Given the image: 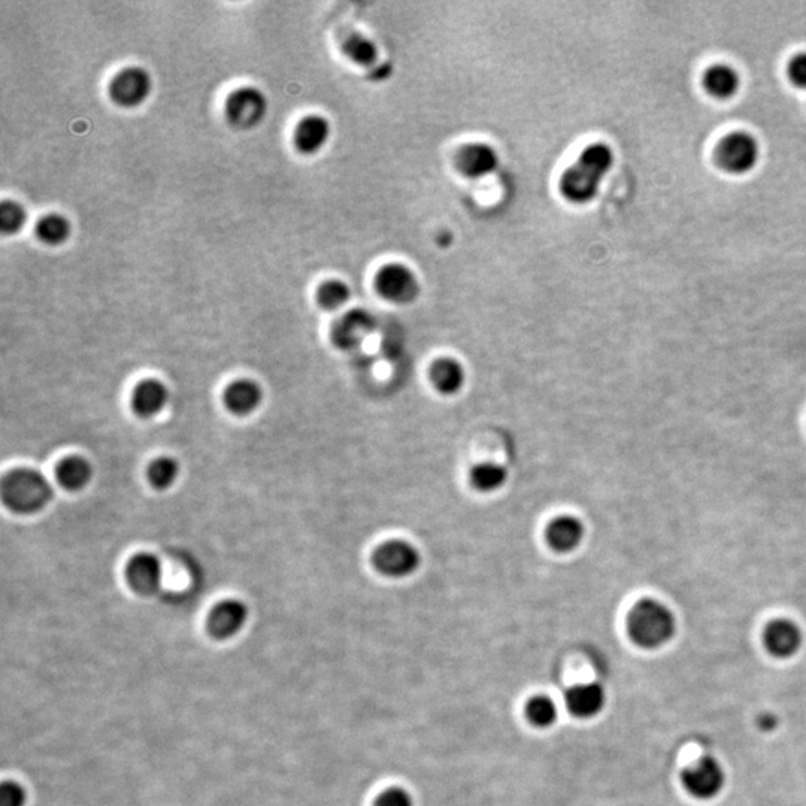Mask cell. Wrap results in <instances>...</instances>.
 <instances>
[{"instance_id": "1", "label": "cell", "mask_w": 806, "mask_h": 806, "mask_svg": "<svg viewBox=\"0 0 806 806\" xmlns=\"http://www.w3.org/2000/svg\"><path fill=\"white\" fill-rule=\"evenodd\" d=\"M614 151L604 142L584 148L574 165L560 178V193L575 205H587L598 198L606 175L614 166Z\"/></svg>"}, {"instance_id": "2", "label": "cell", "mask_w": 806, "mask_h": 806, "mask_svg": "<svg viewBox=\"0 0 806 806\" xmlns=\"http://www.w3.org/2000/svg\"><path fill=\"white\" fill-rule=\"evenodd\" d=\"M2 499L9 509L18 514H35L50 504L53 487L35 469H15L3 478Z\"/></svg>"}, {"instance_id": "3", "label": "cell", "mask_w": 806, "mask_h": 806, "mask_svg": "<svg viewBox=\"0 0 806 806\" xmlns=\"http://www.w3.org/2000/svg\"><path fill=\"white\" fill-rule=\"evenodd\" d=\"M675 618L660 602L645 599L635 605L627 618L630 638L642 648H657L671 641L675 633Z\"/></svg>"}, {"instance_id": "4", "label": "cell", "mask_w": 806, "mask_h": 806, "mask_svg": "<svg viewBox=\"0 0 806 806\" xmlns=\"http://www.w3.org/2000/svg\"><path fill=\"white\" fill-rule=\"evenodd\" d=\"M760 150L759 141L751 133L739 130V132L729 133L718 142L715 148V163L721 171L735 177L750 174L759 165Z\"/></svg>"}, {"instance_id": "5", "label": "cell", "mask_w": 806, "mask_h": 806, "mask_svg": "<svg viewBox=\"0 0 806 806\" xmlns=\"http://www.w3.org/2000/svg\"><path fill=\"white\" fill-rule=\"evenodd\" d=\"M268 99L256 86H239L224 101V117L238 130H251L259 126L268 114Z\"/></svg>"}, {"instance_id": "6", "label": "cell", "mask_w": 806, "mask_h": 806, "mask_svg": "<svg viewBox=\"0 0 806 806\" xmlns=\"http://www.w3.org/2000/svg\"><path fill=\"white\" fill-rule=\"evenodd\" d=\"M153 92V78L147 69L129 65L118 69L108 84L109 99L124 109H135L147 102Z\"/></svg>"}, {"instance_id": "7", "label": "cell", "mask_w": 806, "mask_h": 806, "mask_svg": "<svg viewBox=\"0 0 806 806\" xmlns=\"http://www.w3.org/2000/svg\"><path fill=\"white\" fill-rule=\"evenodd\" d=\"M375 289L381 298L398 305L414 302L420 295L417 275L401 263H390L381 268L375 277Z\"/></svg>"}, {"instance_id": "8", "label": "cell", "mask_w": 806, "mask_h": 806, "mask_svg": "<svg viewBox=\"0 0 806 806\" xmlns=\"http://www.w3.org/2000/svg\"><path fill=\"white\" fill-rule=\"evenodd\" d=\"M420 562L417 548L405 541L386 542L374 554L375 568L386 577H409L420 568Z\"/></svg>"}, {"instance_id": "9", "label": "cell", "mask_w": 806, "mask_h": 806, "mask_svg": "<svg viewBox=\"0 0 806 806\" xmlns=\"http://www.w3.org/2000/svg\"><path fill=\"white\" fill-rule=\"evenodd\" d=\"M377 326V320L366 309H351L333 323L330 338L341 350L359 347Z\"/></svg>"}, {"instance_id": "10", "label": "cell", "mask_w": 806, "mask_h": 806, "mask_svg": "<svg viewBox=\"0 0 806 806\" xmlns=\"http://www.w3.org/2000/svg\"><path fill=\"white\" fill-rule=\"evenodd\" d=\"M499 156L492 145L483 142L463 145L456 154V168L472 180H480L498 169Z\"/></svg>"}, {"instance_id": "11", "label": "cell", "mask_w": 806, "mask_h": 806, "mask_svg": "<svg viewBox=\"0 0 806 806\" xmlns=\"http://www.w3.org/2000/svg\"><path fill=\"white\" fill-rule=\"evenodd\" d=\"M248 620V608L244 602L229 599L220 602L209 612L208 630L215 639L233 638L244 629Z\"/></svg>"}, {"instance_id": "12", "label": "cell", "mask_w": 806, "mask_h": 806, "mask_svg": "<svg viewBox=\"0 0 806 806\" xmlns=\"http://www.w3.org/2000/svg\"><path fill=\"white\" fill-rule=\"evenodd\" d=\"M129 586L142 596H153L162 586V563L150 553L136 554L126 568Z\"/></svg>"}, {"instance_id": "13", "label": "cell", "mask_w": 806, "mask_h": 806, "mask_svg": "<svg viewBox=\"0 0 806 806\" xmlns=\"http://www.w3.org/2000/svg\"><path fill=\"white\" fill-rule=\"evenodd\" d=\"M683 783L696 798H714L723 789V769L714 759L706 757L684 772Z\"/></svg>"}, {"instance_id": "14", "label": "cell", "mask_w": 806, "mask_h": 806, "mask_svg": "<svg viewBox=\"0 0 806 806\" xmlns=\"http://www.w3.org/2000/svg\"><path fill=\"white\" fill-rule=\"evenodd\" d=\"M332 127L329 120L320 114H308L296 123L293 130V145L305 156H312L326 147Z\"/></svg>"}, {"instance_id": "15", "label": "cell", "mask_w": 806, "mask_h": 806, "mask_svg": "<svg viewBox=\"0 0 806 806\" xmlns=\"http://www.w3.org/2000/svg\"><path fill=\"white\" fill-rule=\"evenodd\" d=\"M765 645L775 657L793 656L802 645V633L795 623L789 620H775L766 627Z\"/></svg>"}, {"instance_id": "16", "label": "cell", "mask_w": 806, "mask_h": 806, "mask_svg": "<svg viewBox=\"0 0 806 806\" xmlns=\"http://www.w3.org/2000/svg\"><path fill=\"white\" fill-rule=\"evenodd\" d=\"M741 77L733 66L726 63L709 66L704 74L705 92L717 101H729L741 90Z\"/></svg>"}, {"instance_id": "17", "label": "cell", "mask_w": 806, "mask_h": 806, "mask_svg": "<svg viewBox=\"0 0 806 806\" xmlns=\"http://www.w3.org/2000/svg\"><path fill=\"white\" fill-rule=\"evenodd\" d=\"M586 529L577 517L563 515L551 521L547 529V542L557 553H571L583 542Z\"/></svg>"}, {"instance_id": "18", "label": "cell", "mask_w": 806, "mask_h": 806, "mask_svg": "<svg viewBox=\"0 0 806 806\" xmlns=\"http://www.w3.org/2000/svg\"><path fill=\"white\" fill-rule=\"evenodd\" d=\"M605 702V690L601 684H583L566 693V705L575 717H595L604 709Z\"/></svg>"}, {"instance_id": "19", "label": "cell", "mask_w": 806, "mask_h": 806, "mask_svg": "<svg viewBox=\"0 0 806 806\" xmlns=\"http://www.w3.org/2000/svg\"><path fill=\"white\" fill-rule=\"evenodd\" d=\"M263 393L259 384L250 380H239L230 384L224 393L227 409L236 415L251 414L262 402Z\"/></svg>"}, {"instance_id": "20", "label": "cell", "mask_w": 806, "mask_h": 806, "mask_svg": "<svg viewBox=\"0 0 806 806\" xmlns=\"http://www.w3.org/2000/svg\"><path fill=\"white\" fill-rule=\"evenodd\" d=\"M168 389L157 380H145L133 392L132 405L141 417H153L165 408Z\"/></svg>"}, {"instance_id": "21", "label": "cell", "mask_w": 806, "mask_h": 806, "mask_svg": "<svg viewBox=\"0 0 806 806\" xmlns=\"http://www.w3.org/2000/svg\"><path fill=\"white\" fill-rule=\"evenodd\" d=\"M35 235L39 242L48 247H60L71 238V221L60 212H48L36 221Z\"/></svg>"}, {"instance_id": "22", "label": "cell", "mask_w": 806, "mask_h": 806, "mask_svg": "<svg viewBox=\"0 0 806 806\" xmlns=\"http://www.w3.org/2000/svg\"><path fill=\"white\" fill-rule=\"evenodd\" d=\"M430 377H432L433 386L444 395H454L459 392L466 380L465 369L454 359L438 360L433 365Z\"/></svg>"}, {"instance_id": "23", "label": "cell", "mask_w": 806, "mask_h": 806, "mask_svg": "<svg viewBox=\"0 0 806 806\" xmlns=\"http://www.w3.org/2000/svg\"><path fill=\"white\" fill-rule=\"evenodd\" d=\"M92 465L83 457H68L57 466V480L65 489L77 492L92 480Z\"/></svg>"}, {"instance_id": "24", "label": "cell", "mask_w": 806, "mask_h": 806, "mask_svg": "<svg viewBox=\"0 0 806 806\" xmlns=\"http://www.w3.org/2000/svg\"><path fill=\"white\" fill-rule=\"evenodd\" d=\"M342 51H344L345 56H347L351 62L356 63V65L365 66V68L374 65L378 60V56H380L378 47L374 44V41L366 38V36L360 35V33H351V35H348L347 38L344 39V42H342Z\"/></svg>"}, {"instance_id": "25", "label": "cell", "mask_w": 806, "mask_h": 806, "mask_svg": "<svg viewBox=\"0 0 806 806\" xmlns=\"http://www.w3.org/2000/svg\"><path fill=\"white\" fill-rule=\"evenodd\" d=\"M471 481L475 489L483 493H492L502 489L508 481V471L498 463H483L475 466L471 472Z\"/></svg>"}, {"instance_id": "26", "label": "cell", "mask_w": 806, "mask_h": 806, "mask_svg": "<svg viewBox=\"0 0 806 806\" xmlns=\"http://www.w3.org/2000/svg\"><path fill=\"white\" fill-rule=\"evenodd\" d=\"M318 305L326 311H336L347 305L351 299V290L348 284L341 280H327L320 284L317 289Z\"/></svg>"}, {"instance_id": "27", "label": "cell", "mask_w": 806, "mask_h": 806, "mask_svg": "<svg viewBox=\"0 0 806 806\" xmlns=\"http://www.w3.org/2000/svg\"><path fill=\"white\" fill-rule=\"evenodd\" d=\"M27 211L20 202L3 199L0 203V230L2 235H17L27 223Z\"/></svg>"}, {"instance_id": "28", "label": "cell", "mask_w": 806, "mask_h": 806, "mask_svg": "<svg viewBox=\"0 0 806 806\" xmlns=\"http://www.w3.org/2000/svg\"><path fill=\"white\" fill-rule=\"evenodd\" d=\"M180 466L171 457H160L148 468V480L156 489L165 490L177 481Z\"/></svg>"}, {"instance_id": "29", "label": "cell", "mask_w": 806, "mask_h": 806, "mask_svg": "<svg viewBox=\"0 0 806 806\" xmlns=\"http://www.w3.org/2000/svg\"><path fill=\"white\" fill-rule=\"evenodd\" d=\"M527 717L538 727H550L559 718L556 702L547 696H536L527 705Z\"/></svg>"}, {"instance_id": "30", "label": "cell", "mask_w": 806, "mask_h": 806, "mask_svg": "<svg viewBox=\"0 0 806 806\" xmlns=\"http://www.w3.org/2000/svg\"><path fill=\"white\" fill-rule=\"evenodd\" d=\"M26 789L14 780L0 784V806H26Z\"/></svg>"}, {"instance_id": "31", "label": "cell", "mask_w": 806, "mask_h": 806, "mask_svg": "<svg viewBox=\"0 0 806 806\" xmlns=\"http://www.w3.org/2000/svg\"><path fill=\"white\" fill-rule=\"evenodd\" d=\"M787 77L796 89L806 90V51L792 57L787 66Z\"/></svg>"}, {"instance_id": "32", "label": "cell", "mask_w": 806, "mask_h": 806, "mask_svg": "<svg viewBox=\"0 0 806 806\" xmlns=\"http://www.w3.org/2000/svg\"><path fill=\"white\" fill-rule=\"evenodd\" d=\"M375 806H415L414 799L401 787H393L378 798Z\"/></svg>"}, {"instance_id": "33", "label": "cell", "mask_w": 806, "mask_h": 806, "mask_svg": "<svg viewBox=\"0 0 806 806\" xmlns=\"http://www.w3.org/2000/svg\"><path fill=\"white\" fill-rule=\"evenodd\" d=\"M775 724H777V720H775L772 715H763V717L760 718V727H762L763 730H771Z\"/></svg>"}]
</instances>
